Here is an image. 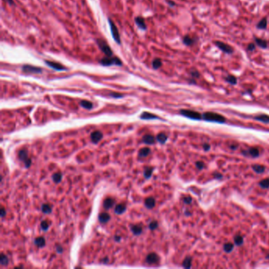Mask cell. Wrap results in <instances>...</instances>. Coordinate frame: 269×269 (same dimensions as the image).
I'll return each mask as SVG.
<instances>
[{"label": "cell", "instance_id": "1", "mask_svg": "<svg viewBox=\"0 0 269 269\" xmlns=\"http://www.w3.org/2000/svg\"><path fill=\"white\" fill-rule=\"evenodd\" d=\"M203 118L209 121V122H215L219 123H223L226 122V118L219 114H216L214 112H206L203 115Z\"/></svg>", "mask_w": 269, "mask_h": 269}, {"label": "cell", "instance_id": "2", "mask_svg": "<svg viewBox=\"0 0 269 269\" xmlns=\"http://www.w3.org/2000/svg\"><path fill=\"white\" fill-rule=\"evenodd\" d=\"M96 43H97V45L99 47V48L108 57H111L113 55V53H112V51L111 49H110V47H109V45L107 44V43L102 40V39H98L96 40Z\"/></svg>", "mask_w": 269, "mask_h": 269}, {"label": "cell", "instance_id": "3", "mask_svg": "<svg viewBox=\"0 0 269 269\" xmlns=\"http://www.w3.org/2000/svg\"><path fill=\"white\" fill-rule=\"evenodd\" d=\"M100 63L101 65L105 66H111L113 64L117 65V66H122V61L118 58H117V57L110 58L108 56H107L106 58H103L101 60H100Z\"/></svg>", "mask_w": 269, "mask_h": 269}, {"label": "cell", "instance_id": "4", "mask_svg": "<svg viewBox=\"0 0 269 269\" xmlns=\"http://www.w3.org/2000/svg\"><path fill=\"white\" fill-rule=\"evenodd\" d=\"M109 25H110V32H111V35L114 38V40H115V42L118 44L121 43V40H120V36L118 33V28L116 27L115 24L110 20L109 19Z\"/></svg>", "mask_w": 269, "mask_h": 269}, {"label": "cell", "instance_id": "5", "mask_svg": "<svg viewBox=\"0 0 269 269\" xmlns=\"http://www.w3.org/2000/svg\"><path fill=\"white\" fill-rule=\"evenodd\" d=\"M180 113L187 117V118H192V119H195V120H199L201 118V115L197 111H195V110H180Z\"/></svg>", "mask_w": 269, "mask_h": 269}, {"label": "cell", "instance_id": "6", "mask_svg": "<svg viewBox=\"0 0 269 269\" xmlns=\"http://www.w3.org/2000/svg\"><path fill=\"white\" fill-rule=\"evenodd\" d=\"M215 43L219 47V48L222 51H223L224 53L232 54L234 52V48H233V47L231 46H230L229 44L226 43L221 42V41H216Z\"/></svg>", "mask_w": 269, "mask_h": 269}, {"label": "cell", "instance_id": "7", "mask_svg": "<svg viewBox=\"0 0 269 269\" xmlns=\"http://www.w3.org/2000/svg\"><path fill=\"white\" fill-rule=\"evenodd\" d=\"M18 158L20 159V160H21L25 163V165L26 167H30L32 161L28 156V151L26 149H22L18 152Z\"/></svg>", "mask_w": 269, "mask_h": 269}, {"label": "cell", "instance_id": "8", "mask_svg": "<svg viewBox=\"0 0 269 269\" xmlns=\"http://www.w3.org/2000/svg\"><path fill=\"white\" fill-rule=\"evenodd\" d=\"M22 70L25 73H42V69L40 67L30 66V65H25L22 66Z\"/></svg>", "mask_w": 269, "mask_h": 269}, {"label": "cell", "instance_id": "9", "mask_svg": "<svg viewBox=\"0 0 269 269\" xmlns=\"http://www.w3.org/2000/svg\"><path fill=\"white\" fill-rule=\"evenodd\" d=\"M45 63L49 67L52 68L53 70H66V68L64 66L61 65L60 63L58 62H52V61H48V60H46L45 61Z\"/></svg>", "mask_w": 269, "mask_h": 269}, {"label": "cell", "instance_id": "10", "mask_svg": "<svg viewBox=\"0 0 269 269\" xmlns=\"http://www.w3.org/2000/svg\"><path fill=\"white\" fill-rule=\"evenodd\" d=\"M160 260V257L155 252L149 253L146 257V263L148 264H155Z\"/></svg>", "mask_w": 269, "mask_h": 269}, {"label": "cell", "instance_id": "11", "mask_svg": "<svg viewBox=\"0 0 269 269\" xmlns=\"http://www.w3.org/2000/svg\"><path fill=\"white\" fill-rule=\"evenodd\" d=\"M242 153L245 155H250L252 157H257L260 155V151L257 148H250L247 149L246 151H244Z\"/></svg>", "mask_w": 269, "mask_h": 269}, {"label": "cell", "instance_id": "12", "mask_svg": "<svg viewBox=\"0 0 269 269\" xmlns=\"http://www.w3.org/2000/svg\"><path fill=\"white\" fill-rule=\"evenodd\" d=\"M103 134L100 131H94L91 133V140L94 143H97L102 139Z\"/></svg>", "mask_w": 269, "mask_h": 269}, {"label": "cell", "instance_id": "13", "mask_svg": "<svg viewBox=\"0 0 269 269\" xmlns=\"http://www.w3.org/2000/svg\"><path fill=\"white\" fill-rule=\"evenodd\" d=\"M135 22H136V24L137 25V26L140 28V29H142V30H145L146 29V25H145V20H144V18H141V17H137L136 18H135Z\"/></svg>", "mask_w": 269, "mask_h": 269}, {"label": "cell", "instance_id": "14", "mask_svg": "<svg viewBox=\"0 0 269 269\" xmlns=\"http://www.w3.org/2000/svg\"><path fill=\"white\" fill-rule=\"evenodd\" d=\"M114 204H115V200L113 198L108 197L103 202V207L106 209H110L114 206Z\"/></svg>", "mask_w": 269, "mask_h": 269}, {"label": "cell", "instance_id": "15", "mask_svg": "<svg viewBox=\"0 0 269 269\" xmlns=\"http://www.w3.org/2000/svg\"><path fill=\"white\" fill-rule=\"evenodd\" d=\"M155 204V200L153 197H148L145 200V205L147 208H152Z\"/></svg>", "mask_w": 269, "mask_h": 269}, {"label": "cell", "instance_id": "16", "mask_svg": "<svg viewBox=\"0 0 269 269\" xmlns=\"http://www.w3.org/2000/svg\"><path fill=\"white\" fill-rule=\"evenodd\" d=\"M142 141L145 144H148V145H152L155 143V137L152 135H149V134L145 135L143 137V139H142Z\"/></svg>", "mask_w": 269, "mask_h": 269}, {"label": "cell", "instance_id": "17", "mask_svg": "<svg viewBox=\"0 0 269 269\" xmlns=\"http://www.w3.org/2000/svg\"><path fill=\"white\" fill-rule=\"evenodd\" d=\"M110 215L107 213V212H103V213H101L100 215H99V220L100 222L102 223H107L108 221L110 220Z\"/></svg>", "mask_w": 269, "mask_h": 269}, {"label": "cell", "instance_id": "18", "mask_svg": "<svg viewBox=\"0 0 269 269\" xmlns=\"http://www.w3.org/2000/svg\"><path fill=\"white\" fill-rule=\"evenodd\" d=\"M126 208L125 206V204H117L115 208V212L118 215L119 214H122L125 211Z\"/></svg>", "mask_w": 269, "mask_h": 269}, {"label": "cell", "instance_id": "19", "mask_svg": "<svg viewBox=\"0 0 269 269\" xmlns=\"http://www.w3.org/2000/svg\"><path fill=\"white\" fill-rule=\"evenodd\" d=\"M150 152H151L150 148H141L139 151L138 155H139V157H141V158L146 157V156H148L150 154Z\"/></svg>", "mask_w": 269, "mask_h": 269}, {"label": "cell", "instance_id": "20", "mask_svg": "<svg viewBox=\"0 0 269 269\" xmlns=\"http://www.w3.org/2000/svg\"><path fill=\"white\" fill-rule=\"evenodd\" d=\"M140 118L141 119H155V118H158V117L156 115H154L151 114V113L144 112V113L141 114Z\"/></svg>", "mask_w": 269, "mask_h": 269}, {"label": "cell", "instance_id": "21", "mask_svg": "<svg viewBox=\"0 0 269 269\" xmlns=\"http://www.w3.org/2000/svg\"><path fill=\"white\" fill-rule=\"evenodd\" d=\"M194 41H195V40L189 36H185L183 37V43L187 46H190V45L193 44Z\"/></svg>", "mask_w": 269, "mask_h": 269}, {"label": "cell", "instance_id": "22", "mask_svg": "<svg viewBox=\"0 0 269 269\" xmlns=\"http://www.w3.org/2000/svg\"><path fill=\"white\" fill-rule=\"evenodd\" d=\"M255 119L264 123H269V116L267 115H260L258 116H256Z\"/></svg>", "mask_w": 269, "mask_h": 269}, {"label": "cell", "instance_id": "23", "mask_svg": "<svg viewBox=\"0 0 269 269\" xmlns=\"http://www.w3.org/2000/svg\"><path fill=\"white\" fill-rule=\"evenodd\" d=\"M35 244L36 246L41 248V247H43L45 245V239L44 238H43V237H39V238H36L34 241Z\"/></svg>", "mask_w": 269, "mask_h": 269}, {"label": "cell", "instance_id": "24", "mask_svg": "<svg viewBox=\"0 0 269 269\" xmlns=\"http://www.w3.org/2000/svg\"><path fill=\"white\" fill-rule=\"evenodd\" d=\"M131 231L135 234V235H139L142 232V227L139 225H133L131 227Z\"/></svg>", "mask_w": 269, "mask_h": 269}, {"label": "cell", "instance_id": "25", "mask_svg": "<svg viewBox=\"0 0 269 269\" xmlns=\"http://www.w3.org/2000/svg\"><path fill=\"white\" fill-rule=\"evenodd\" d=\"M252 169H253V170L256 172V173H258V174H261L263 173L264 170H265V167L260 164H254L252 165Z\"/></svg>", "mask_w": 269, "mask_h": 269}, {"label": "cell", "instance_id": "26", "mask_svg": "<svg viewBox=\"0 0 269 269\" xmlns=\"http://www.w3.org/2000/svg\"><path fill=\"white\" fill-rule=\"evenodd\" d=\"M152 66L153 69H155V70L159 69L162 66V61L160 58H155L152 61Z\"/></svg>", "mask_w": 269, "mask_h": 269}, {"label": "cell", "instance_id": "27", "mask_svg": "<svg viewBox=\"0 0 269 269\" xmlns=\"http://www.w3.org/2000/svg\"><path fill=\"white\" fill-rule=\"evenodd\" d=\"M255 42H256L257 46L262 47V48H266V47H267V41H265L264 40H262V39H260V38H256L255 39Z\"/></svg>", "mask_w": 269, "mask_h": 269}, {"label": "cell", "instance_id": "28", "mask_svg": "<svg viewBox=\"0 0 269 269\" xmlns=\"http://www.w3.org/2000/svg\"><path fill=\"white\" fill-rule=\"evenodd\" d=\"M156 139H157V140H158V141L160 142V143L163 144V143H165V142L167 141V135H166L165 133H159V134L157 135Z\"/></svg>", "mask_w": 269, "mask_h": 269}, {"label": "cell", "instance_id": "29", "mask_svg": "<svg viewBox=\"0 0 269 269\" xmlns=\"http://www.w3.org/2000/svg\"><path fill=\"white\" fill-rule=\"evenodd\" d=\"M80 104L82 107H84L85 109H88V110H90L93 107L92 103H91L90 101H88V100H82L80 103Z\"/></svg>", "mask_w": 269, "mask_h": 269}, {"label": "cell", "instance_id": "30", "mask_svg": "<svg viewBox=\"0 0 269 269\" xmlns=\"http://www.w3.org/2000/svg\"><path fill=\"white\" fill-rule=\"evenodd\" d=\"M62 175L60 172L55 173L52 175V179H53L54 182H55V183H59L62 181Z\"/></svg>", "mask_w": 269, "mask_h": 269}, {"label": "cell", "instance_id": "31", "mask_svg": "<svg viewBox=\"0 0 269 269\" xmlns=\"http://www.w3.org/2000/svg\"><path fill=\"white\" fill-rule=\"evenodd\" d=\"M267 19L266 18H263L261 19L259 23L257 24V28H260V29H264L267 28Z\"/></svg>", "mask_w": 269, "mask_h": 269}, {"label": "cell", "instance_id": "32", "mask_svg": "<svg viewBox=\"0 0 269 269\" xmlns=\"http://www.w3.org/2000/svg\"><path fill=\"white\" fill-rule=\"evenodd\" d=\"M191 262H192V258L190 257H187L185 258L182 265L185 268H189L191 267Z\"/></svg>", "mask_w": 269, "mask_h": 269}, {"label": "cell", "instance_id": "33", "mask_svg": "<svg viewBox=\"0 0 269 269\" xmlns=\"http://www.w3.org/2000/svg\"><path fill=\"white\" fill-rule=\"evenodd\" d=\"M41 210L43 213H46V214H48V213H51V207L50 206L49 204H43L42 207H41Z\"/></svg>", "mask_w": 269, "mask_h": 269}, {"label": "cell", "instance_id": "34", "mask_svg": "<svg viewBox=\"0 0 269 269\" xmlns=\"http://www.w3.org/2000/svg\"><path fill=\"white\" fill-rule=\"evenodd\" d=\"M225 80H226L228 83H230V84H231V85H236V84H237V78H236L235 77L232 76V75L227 76V77L225 78Z\"/></svg>", "mask_w": 269, "mask_h": 269}, {"label": "cell", "instance_id": "35", "mask_svg": "<svg viewBox=\"0 0 269 269\" xmlns=\"http://www.w3.org/2000/svg\"><path fill=\"white\" fill-rule=\"evenodd\" d=\"M153 171V168L152 167H146L145 171H144V175L146 178H149L152 176V174Z\"/></svg>", "mask_w": 269, "mask_h": 269}, {"label": "cell", "instance_id": "36", "mask_svg": "<svg viewBox=\"0 0 269 269\" xmlns=\"http://www.w3.org/2000/svg\"><path fill=\"white\" fill-rule=\"evenodd\" d=\"M0 263H1L2 265H7L8 263H9L8 257L5 254H3V253L1 254V257H0Z\"/></svg>", "mask_w": 269, "mask_h": 269}, {"label": "cell", "instance_id": "37", "mask_svg": "<svg viewBox=\"0 0 269 269\" xmlns=\"http://www.w3.org/2000/svg\"><path fill=\"white\" fill-rule=\"evenodd\" d=\"M234 249V245L232 243H227L223 245V249L226 252H230Z\"/></svg>", "mask_w": 269, "mask_h": 269}, {"label": "cell", "instance_id": "38", "mask_svg": "<svg viewBox=\"0 0 269 269\" xmlns=\"http://www.w3.org/2000/svg\"><path fill=\"white\" fill-rule=\"evenodd\" d=\"M260 186L264 188V189H267L269 187V178H265L263 179L262 181H260V182L259 183Z\"/></svg>", "mask_w": 269, "mask_h": 269}, {"label": "cell", "instance_id": "39", "mask_svg": "<svg viewBox=\"0 0 269 269\" xmlns=\"http://www.w3.org/2000/svg\"><path fill=\"white\" fill-rule=\"evenodd\" d=\"M234 243L237 245H241L243 243V238L241 235H237L234 238Z\"/></svg>", "mask_w": 269, "mask_h": 269}, {"label": "cell", "instance_id": "40", "mask_svg": "<svg viewBox=\"0 0 269 269\" xmlns=\"http://www.w3.org/2000/svg\"><path fill=\"white\" fill-rule=\"evenodd\" d=\"M40 226H41V229L43 230H44V231L47 230H48V228H49V223H47V221H46V220L42 221Z\"/></svg>", "mask_w": 269, "mask_h": 269}, {"label": "cell", "instance_id": "41", "mask_svg": "<svg viewBox=\"0 0 269 269\" xmlns=\"http://www.w3.org/2000/svg\"><path fill=\"white\" fill-rule=\"evenodd\" d=\"M158 227V223L156 222V221H152V222L150 223L149 224V229L153 230L155 229H156Z\"/></svg>", "mask_w": 269, "mask_h": 269}, {"label": "cell", "instance_id": "42", "mask_svg": "<svg viewBox=\"0 0 269 269\" xmlns=\"http://www.w3.org/2000/svg\"><path fill=\"white\" fill-rule=\"evenodd\" d=\"M190 75H191V77H193V78H197V77H200V73H199V72L198 71H197V70H191L190 71Z\"/></svg>", "mask_w": 269, "mask_h": 269}, {"label": "cell", "instance_id": "43", "mask_svg": "<svg viewBox=\"0 0 269 269\" xmlns=\"http://www.w3.org/2000/svg\"><path fill=\"white\" fill-rule=\"evenodd\" d=\"M110 96H112L114 98H120V97H122L123 95L120 94V93H117V92H110Z\"/></svg>", "mask_w": 269, "mask_h": 269}, {"label": "cell", "instance_id": "44", "mask_svg": "<svg viewBox=\"0 0 269 269\" xmlns=\"http://www.w3.org/2000/svg\"><path fill=\"white\" fill-rule=\"evenodd\" d=\"M255 48H256V45H255L254 43H249V44L248 45L247 50L249 51H252L255 50Z\"/></svg>", "mask_w": 269, "mask_h": 269}, {"label": "cell", "instance_id": "45", "mask_svg": "<svg viewBox=\"0 0 269 269\" xmlns=\"http://www.w3.org/2000/svg\"><path fill=\"white\" fill-rule=\"evenodd\" d=\"M196 166H197V167L198 169L201 170V169H203V168L204 167V163L203 162H201V161H197V162L196 163Z\"/></svg>", "mask_w": 269, "mask_h": 269}, {"label": "cell", "instance_id": "46", "mask_svg": "<svg viewBox=\"0 0 269 269\" xmlns=\"http://www.w3.org/2000/svg\"><path fill=\"white\" fill-rule=\"evenodd\" d=\"M183 201L185 203V204H190L192 202V198L190 197H184L183 198Z\"/></svg>", "mask_w": 269, "mask_h": 269}, {"label": "cell", "instance_id": "47", "mask_svg": "<svg viewBox=\"0 0 269 269\" xmlns=\"http://www.w3.org/2000/svg\"><path fill=\"white\" fill-rule=\"evenodd\" d=\"M6 210H5V208L3 207V208H1V217L3 218V217L6 215Z\"/></svg>", "mask_w": 269, "mask_h": 269}, {"label": "cell", "instance_id": "48", "mask_svg": "<svg viewBox=\"0 0 269 269\" xmlns=\"http://www.w3.org/2000/svg\"><path fill=\"white\" fill-rule=\"evenodd\" d=\"M203 148H204V150L208 151V150L210 149V145H208V144H205V145H203Z\"/></svg>", "mask_w": 269, "mask_h": 269}, {"label": "cell", "instance_id": "49", "mask_svg": "<svg viewBox=\"0 0 269 269\" xmlns=\"http://www.w3.org/2000/svg\"><path fill=\"white\" fill-rule=\"evenodd\" d=\"M62 248L60 246V245H58L57 247H56V251L58 252H59V253H61V252H62Z\"/></svg>", "mask_w": 269, "mask_h": 269}, {"label": "cell", "instance_id": "50", "mask_svg": "<svg viewBox=\"0 0 269 269\" xmlns=\"http://www.w3.org/2000/svg\"><path fill=\"white\" fill-rule=\"evenodd\" d=\"M115 239L117 241V242H119L120 240H121V237H119V236H115Z\"/></svg>", "mask_w": 269, "mask_h": 269}, {"label": "cell", "instance_id": "51", "mask_svg": "<svg viewBox=\"0 0 269 269\" xmlns=\"http://www.w3.org/2000/svg\"><path fill=\"white\" fill-rule=\"evenodd\" d=\"M167 3H168V4H170V6H175V3H173V2H171V1H167Z\"/></svg>", "mask_w": 269, "mask_h": 269}, {"label": "cell", "instance_id": "52", "mask_svg": "<svg viewBox=\"0 0 269 269\" xmlns=\"http://www.w3.org/2000/svg\"><path fill=\"white\" fill-rule=\"evenodd\" d=\"M215 176L218 178H222V175H220V174H215Z\"/></svg>", "mask_w": 269, "mask_h": 269}, {"label": "cell", "instance_id": "53", "mask_svg": "<svg viewBox=\"0 0 269 269\" xmlns=\"http://www.w3.org/2000/svg\"><path fill=\"white\" fill-rule=\"evenodd\" d=\"M6 1H7V3H9L10 5L13 4V0H6Z\"/></svg>", "mask_w": 269, "mask_h": 269}]
</instances>
